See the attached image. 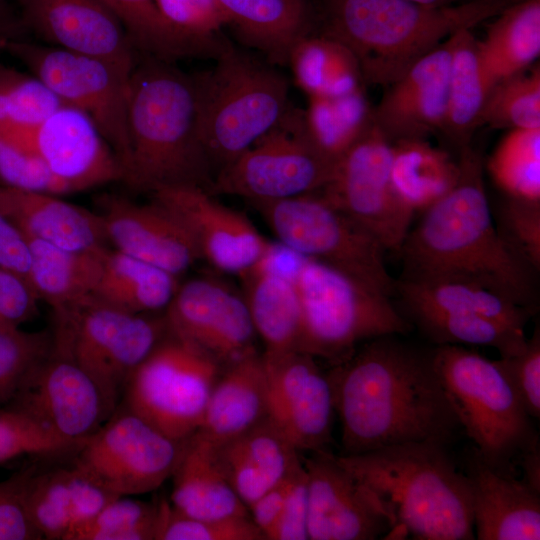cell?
<instances>
[{
  "label": "cell",
  "mask_w": 540,
  "mask_h": 540,
  "mask_svg": "<svg viewBox=\"0 0 540 540\" xmlns=\"http://www.w3.org/2000/svg\"><path fill=\"white\" fill-rule=\"evenodd\" d=\"M327 376L342 455L409 442L448 446L462 429L426 351L386 335L362 343Z\"/></svg>",
  "instance_id": "obj_1"
},
{
  "label": "cell",
  "mask_w": 540,
  "mask_h": 540,
  "mask_svg": "<svg viewBox=\"0 0 540 540\" xmlns=\"http://www.w3.org/2000/svg\"><path fill=\"white\" fill-rule=\"evenodd\" d=\"M454 187L425 211L398 254L400 279L460 281L537 310L536 271L499 234L484 184V158L472 144L457 153Z\"/></svg>",
  "instance_id": "obj_2"
},
{
  "label": "cell",
  "mask_w": 540,
  "mask_h": 540,
  "mask_svg": "<svg viewBox=\"0 0 540 540\" xmlns=\"http://www.w3.org/2000/svg\"><path fill=\"white\" fill-rule=\"evenodd\" d=\"M311 2L315 33L338 41L354 55L365 86L387 87L454 33L472 30L513 0H469L446 6L408 0Z\"/></svg>",
  "instance_id": "obj_3"
},
{
  "label": "cell",
  "mask_w": 540,
  "mask_h": 540,
  "mask_svg": "<svg viewBox=\"0 0 540 540\" xmlns=\"http://www.w3.org/2000/svg\"><path fill=\"white\" fill-rule=\"evenodd\" d=\"M127 128L130 152L121 182L132 192L209 191L214 175L201 142L192 75L139 54L129 78Z\"/></svg>",
  "instance_id": "obj_4"
},
{
  "label": "cell",
  "mask_w": 540,
  "mask_h": 540,
  "mask_svg": "<svg viewBox=\"0 0 540 540\" xmlns=\"http://www.w3.org/2000/svg\"><path fill=\"white\" fill-rule=\"evenodd\" d=\"M337 459L384 508L388 536L475 539L471 483L448 446L409 442Z\"/></svg>",
  "instance_id": "obj_5"
},
{
  "label": "cell",
  "mask_w": 540,
  "mask_h": 540,
  "mask_svg": "<svg viewBox=\"0 0 540 540\" xmlns=\"http://www.w3.org/2000/svg\"><path fill=\"white\" fill-rule=\"evenodd\" d=\"M192 77L201 142L215 177L282 119L290 107L289 82L230 43L211 69Z\"/></svg>",
  "instance_id": "obj_6"
},
{
  "label": "cell",
  "mask_w": 540,
  "mask_h": 540,
  "mask_svg": "<svg viewBox=\"0 0 540 540\" xmlns=\"http://www.w3.org/2000/svg\"><path fill=\"white\" fill-rule=\"evenodd\" d=\"M434 369L462 430L482 460L515 475L522 455L539 436L522 401L496 360L460 345H436Z\"/></svg>",
  "instance_id": "obj_7"
},
{
  "label": "cell",
  "mask_w": 540,
  "mask_h": 540,
  "mask_svg": "<svg viewBox=\"0 0 540 540\" xmlns=\"http://www.w3.org/2000/svg\"><path fill=\"white\" fill-rule=\"evenodd\" d=\"M294 284L301 309L299 351L331 366L366 341L413 327L390 296L323 262L307 258Z\"/></svg>",
  "instance_id": "obj_8"
},
{
  "label": "cell",
  "mask_w": 540,
  "mask_h": 540,
  "mask_svg": "<svg viewBox=\"0 0 540 540\" xmlns=\"http://www.w3.org/2000/svg\"><path fill=\"white\" fill-rule=\"evenodd\" d=\"M53 314V347L97 383L114 409L133 372L169 331L164 312L133 314L94 296Z\"/></svg>",
  "instance_id": "obj_9"
},
{
  "label": "cell",
  "mask_w": 540,
  "mask_h": 540,
  "mask_svg": "<svg viewBox=\"0 0 540 540\" xmlns=\"http://www.w3.org/2000/svg\"><path fill=\"white\" fill-rule=\"evenodd\" d=\"M278 241L300 255L343 271L392 297L396 281L381 243L317 193L249 203Z\"/></svg>",
  "instance_id": "obj_10"
},
{
  "label": "cell",
  "mask_w": 540,
  "mask_h": 540,
  "mask_svg": "<svg viewBox=\"0 0 540 540\" xmlns=\"http://www.w3.org/2000/svg\"><path fill=\"white\" fill-rule=\"evenodd\" d=\"M223 370L209 354L168 331L129 378L125 407L169 438L185 441L200 427Z\"/></svg>",
  "instance_id": "obj_11"
},
{
  "label": "cell",
  "mask_w": 540,
  "mask_h": 540,
  "mask_svg": "<svg viewBox=\"0 0 540 540\" xmlns=\"http://www.w3.org/2000/svg\"><path fill=\"white\" fill-rule=\"evenodd\" d=\"M334 165L311 140L304 110L290 105L270 131L215 175L208 193L248 203L293 198L319 191Z\"/></svg>",
  "instance_id": "obj_12"
},
{
  "label": "cell",
  "mask_w": 540,
  "mask_h": 540,
  "mask_svg": "<svg viewBox=\"0 0 540 540\" xmlns=\"http://www.w3.org/2000/svg\"><path fill=\"white\" fill-rule=\"evenodd\" d=\"M5 51L20 60L63 104L92 119L120 160L124 175L130 152L127 96L132 70L104 58L21 38L9 42Z\"/></svg>",
  "instance_id": "obj_13"
},
{
  "label": "cell",
  "mask_w": 540,
  "mask_h": 540,
  "mask_svg": "<svg viewBox=\"0 0 540 540\" xmlns=\"http://www.w3.org/2000/svg\"><path fill=\"white\" fill-rule=\"evenodd\" d=\"M185 441L169 438L125 407L77 445L71 464L114 495L145 494L172 477Z\"/></svg>",
  "instance_id": "obj_14"
},
{
  "label": "cell",
  "mask_w": 540,
  "mask_h": 540,
  "mask_svg": "<svg viewBox=\"0 0 540 540\" xmlns=\"http://www.w3.org/2000/svg\"><path fill=\"white\" fill-rule=\"evenodd\" d=\"M391 143L373 125L335 163L317 192L372 234L388 252L398 253L413 216L393 189Z\"/></svg>",
  "instance_id": "obj_15"
},
{
  "label": "cell",
  "mask_w": 540,
  "mask_h": 540,
  "mask_svg": "<svg viewBox=\"0 0 540 540\" xmlns=\"http://www.w3.org/2000/svg\"><path fill=\"white\" fill-rule=\"evenodd\" d=\"M5 407L23 413L55 436L77 445L116 410L97 383L53 345Z\"/></svg>",
  "instance_id": "obj_16"
},
{
  "label": "cell",
  "mask_w": 540,
  "mask_h": 540,
  "mask_svg": "<svg viewBox=\"0 0 540 540\" xmlns=\"http://www.w3.org/2000/svg\"><path fill=\"white\" fill-rule=\"evenodd\" d=\"M168 329L214 358L224 369L258 352L243 294L214 276L179 284L164 311Z\"/></svg>",
  "instance_id": "obj_17"
},
{
  "label": "cell",
  "mask_w": 540,
  "mask_h": 540,
  "mask_svg": "<svg viewBox=\"0 0 540 540\" xmlns=\"http://www.w3.org/2000/svg\"><path fill=\"white\" fill-rule=\"evenodd\" d=\"M268 392V418L296 450L327 449L332 440L331 385L316 358L300 351L262 353Z\"/></svg>",
  "instance_id": "obj_18"
},
{
  "label": "cell",
  "mask_w": 540,
  "mask_h": 540,
  "mask_svg": "<svg viewBox=\"0 0 540 540\" xmlns=\"http://www.w3.org/2000/svg\"><path fill=\"white\" fill-rule=\"evenodd\" d=\"M308 479L310 540H373L388 536L390 520L377 498L328 449L302 458Z\"/></svg>",
  "instance_id": "obj_19"
},
{
  "label": "cell",
  "mask_w": 540,
  "mask_h": 540,
  "mask_svg": "<svg viewBox=\"0 0 540 540\" xmlns=\"http://www.w3.org/2000/svg\"><path fill=\"white\" fill-rule=\"evenodd\" d=\"M41 158L67 194L122 181L123 168L92 119L61 105L36 127L13 133Z\"/></svg>",
  "instance_id": "obj_20"
},
{
  "label": "cell",
  "mask_w": 540,
  "mask_h": 540,
  "mask_svg": "<svg viewBox=\"0 0 540 540\" xmlns=\"http://www.w3.org/2000/svg\"><path fill=\"white\" fill-rule=\"evenodd\" d=\"M150 194L181 221L200 259L220 272L240 276L270 244L243 213L223 205L201 187H165Z\"/></svg>",
  "instance_id": "obj_21"
},
{
  "label": "cell",
  "mask_w": 540,
  "mask_h": 540,
  "mask_svg": "<svg viewBox=\"0 0 540 540\" xmlns=\"http://www.w3.org/2000/svg\"><path fill=\"white\" fill-rule=\"evenodd\" d=\"M98 205L113 249L178 277L200 259L181 221L153 198L137 203L122 195L103 194Z\"/></svg>",
  "instance_id": "obj_22"
},
{
  "label": "cell",
  "mask_w": 540,
  "mask_h": 540,
  "mask_svg": "<svg viewBox=\"0 0 540 540\" xmlns=\"http://www.w3.org/2000/svg\"><path fill=\"white\" fill-rule=\"evenodd\" d=\"M23 27L49 45L132 70L139 57L123 25L101 0H18Z\"/></svg>",
  "instance_id": "obj_23"
},
{
  "label": "cell",
  "mask_w": 540,
  "mask_h": 540,
  "mask_svg": "<svg viewBox=\"0 0 540 540\" xmlns=\"http://www.w3.org/2000/svg\"><path fill=\"white\" fill-rule=\"evenodd\" d=\"M450 37L419 59L373 107V122L394 143L441 133L446 114Z\"/></svg>",
  "instance_id": "obj_24"
},
{
  "label": "cell",
  "mask_w": 540,
  "mask_h": 540,
  "mask_svg": "<svg viewBox=\"0 0 540 540\" xmlns=\"http://www.w3.org/2000/svg\"><path fill=\"white\" fill-rule=\"evenodd\" d=\"M466 471L472 487L475 538L540 539V493L515 475L490 467L474 447L467 456Z\"/></svg>",
  "instance_id": "obj_25"
},
{
  "label": "cell",
  "mask_w": 540,
  "mask_h": 540,
  "mask_svg": "<svg viewBox=\"0 0 540 540\" xmlns=\"http://www.w3.org/2000/svg\"><path fill=\"white\" fill-rule=\"evenodd\" d=\"M0 213L27 238L77 252H98L109 243L98 212L60 195L0 187Z\"/></svg>",
  "instance_id": "obj_26"
},
{
  "label": "cell",
  "mask_w": 540,
  "mask_h": 540,
  "mask_svg": "<svg viewBox=\"0 0 540 540\" xmlns=\"http://www.w3.org/2000/svg\"><path fill=\"white\" fill-rule=\"evenodd\" d=\"M213 448L224 475L247 508L302 463L300 453L268 417Z\"/></svg>",
  "instance_id": "obj_27"
},
{
  "label": "cell",
  "mask_w": 540,
  "mask_h": 540,
  "mask_svg": "<svg viewBox=\"0 0 540 540\" xmlns=\"http://www.w3.org/2000/svg\"><path fill=\"white\" fill-rule=\"evenodd\" d=\"M116 497L71 464L46 471L37 468L27 485L26 505L43 539L67 540Z\"/></svg>",
  "instance_id": "obj_28"
},
{
  "label": "cell",
  "mask_w": 540,
  "mask_h": 540,
  "mask_svg": "<svg viewBox=\"0 0 540 540\" xmlns=\"http://www.w3.org/2000/svg\"><path fill=\"white\" fill-rule=\"evenodd\" d=\"M238 40L273 66H286L294 47L314 34L311 0H216Z\"/></svg>",
  "instance_id": "obj_29"
},
{
  "label": "cell",
  "mask_w": 540,
  "mask_h": 540,
  "mask_svg": "<svg viewBox=\"0 0 540 540\" xmlns=\"http://www.w3.org/2000/svg\"><path fill=\"white\" fill-rule=\"evenodd\" d=\"M268 417L267 377L263 355L253 353L226 367L194 433L212 446L221 445Z\"/></svg>",
  "instance_id": "obj_30"
},
{
  "label": "cell",
  "mask_w": 540,
  "mask_h": 540,
  "mask_svg": "<svg viewBox=\"0 0 540 540\" xmlns=\"http://www.w3.org/2000/svg\"><path fill=\"white\" fill-rule=\"evenodd\" d=\"M172 478L170 503L177 511L201 519L250 517L224 475L213 446L197 435L185 441Z\"/></svg>",
  "instance_id": "obj_31"
},
{
  "label": "cell",
  "mask_w": 540,
  "mask_h": 540,
  "mask_svg": "<svg viewBox=\"0 0 540 540\" xmlns=\"http://www.w3.org/2000/svg\"><path fill=\"white\" fill-rule=\"evenodd\" d=\"M118 18L139 54L174 63L185 58L216 59L229 42L191 35L161 12L155 0H101Z\"/></svg>",
  "instance_id": "obj_32"
},
{
  "label": "cell",
  "mask_w": 540,
  "mask_h": 540,
  "mask_svg": "<svg viewBox=\"0 0 540 540\" xmlns=\"http://www.w3.org/2000/svg\"><path fill=\"white\" fill-rule=\"evenodd\" d=\"M152 264L108 247L93 296L133 314L164 312L176 293L179 280Z\"/></svg>",
  "instance_id": "obj_33"
},
{
  "label": "cell",
  "mask_w": 540,
  "mask_h": 540,
  "mask_svg": "<svg viewBox=\"0 0 540 540\" xmlns=\"http://www.w3.org/2000/svg\"><path fill=\"white\" fill-rule=\"evenodd\" d=\"M478 55L491 89L533 65L540 54V0L511 3L495 16Z\"/></svg>",
  "instance_id": "obj_34"
},
{
  "label": "cell",
  "mask_w": 540,
  "mask_h": 540,
  "mask_svg": "<svg viewBox=\"0 0 540 540\" xmlns=\"http://www.w3.org/2000/svg\"><path fill=\"white\" fill-rule=\"evenodd\" d=\"M391 181L395 194L412 216L445 196L459 177L457 158L426 139L391 143Z\"/></svg>",
  "instance_id": "obj_35"
},
{
  "label": "cell",
  "mask_w": 540,
  "mask_h": 540,
  "mask_svg": "<svg viewBox=\"0 0 540 540\" xmlns=\"http://www.w3.org/2000/svg\"><path fill=\"white\" fill-rule=\"evenodd\" d=\"M445 121L440 134L457 153L472 144L491 87L481 65L471 29L452 36Z\"/></svg>",
  "instance_id": "obj_36"
},
{
  "label": "cell",
  "mask_w": 540,
  "mask_h": 540,
  "mask_svg": "<svg viewBox=\"0 0 540 540\" xmlns=\"http://www.w3.org/2000/svg\"><path fill=\"white\" fill-rule=\"evenodd\" d=\"M243 297L266 354L299 351L301 309L293 281L251 268L239 276Z\"/></svg>",
  "instance_id": "obj_37"
},
{
  "label": "cell",
  "mask_w": 540,
  "mask_h": 540,
  "mask_svg": "<svg viewBox=\"0 0 540 540\" xmlns=\"http://www.w3.org/2000/svg\"><path fill=\"white\" fill-rule=\"evenodd\" d=\"M28 240L32 256L28 280L39 300L57 312L93 296L106 248L77 252Z\"/></svg>",
  "instance_id": "obj_38"
},
{
  "label": "cell",
  "mask_w": 540,
  "mask_h": 540,
  "mask_svg": "<svg viewBox=\"0 0 540 540\" xmlns=\"http://www.w3.org/2000/svg\"><path fill=\"white\" fill-rule=\"evenodd\" d=\"M395 294L404 307L475 314L524 330L536 311L520 306L480 285L460 281L413 282L399 279Z\"/></svg>",
  "instance_id": "obj_39"
},
{
  "label": "cell",
  "mask_w": 540,
  "mask_h": 540,
  "mask_svg": "<svg viewBox=\"0 0 540 540\" xmlns=\"http://www.w3.org/2000/svg\"><path fill=\"white\" fill-rule=\"evenodd\" d=\"M403 316L436 345L484 346L500 357L521 353L527 345L524 330L475 314L404 307Z\"/></svg>",
  "instance_id": "obj_40"
},
{
  "label": "cell",
  "mask_w": 540,
  "mask_h": 540,
  "mask_svg": "<svg viewBox=\"0 0 540 540\" xmlns=\"http://www.w3.org/2000/svg\"><path fill=\"white\" fill-rule=\"evenodd\" d=\"M288 65L308 97L342 95L365 88L354 55L338 41L320 34L303 38L292 50Z\"/></svg>",
  "instance_id": "obj_41"
},
{
  "label": "cell",
  "mask_w": 540,
  "mask_h": 540,
  "mask_svg": "<svg viewBox=\"0 0 540 540\" xmlns=\"http://www.w3.org/2000/svg\"><path fill=\"white\" fill-rule=\"evenodd\" d=\"M304 113L311 140L333 163L373 125V106L365 88L342 95L309 96Z\"/></svg>",
  "instance_id": "obj_42"
},
{
  "label": "cell",
  "mask_w": 540,
  "mask_h": 540,
  "mask_svg": "<svg viewBox=\"0 0 540 540\" xmlns=\"http://www.w3.org/2000/svg\"><path fill=\"white\" fill-rule=\"evenodd\" d=\"M484 166L505 196L540 201V128L511 129Z\"/></svg>",
  "instance_id": "obj_43"
},
{
  "label": "cell",
  "mask_w": 540,
  "mask_h": 540,
  "mask_svg": "<svg viewBox=\"0 0 540 540\" xmlns=\"http://www.w3.org/2000/svg\"><path fill=\"white\" fill-rule=\"evenodd\" d=\"M540 128V67H529L498 82L485 102L480 126Z\"/></svg>",
  "instance_id": "obj_44"
},
{
  "label": "cell",
  "mask_w": 540,
  "mask_h": 540,
  "mask_svg": "<svg viewBox=\"0 0 540 540\" xmlns=\"http://www.w3.org/2000/svg\"><path fill=\"white\" fill-rule=\"evenodd\" d=\"M61 105L37 77L0 63V133L30 130Z\"/></svg>",
  "instance_id": "obj_45"
},
{
  "label": "cell",
  "mask_w": 540,
  "mask_h": 540,
  "mask_svg": "<svg viewBox=\"0 0 540 540\" xmlns=\"http://www.w3.org/2000/svg\"><path fill=\"white\" fill-rule=\"evenodd\" d=\"M157 502L119 496L73 530L67 540H154Z\"/></svg>",
  "instance_id": "obj_46"
},
{
  "label": "cell",
  "mask_w": 540,
  "mask_h": 540,
  "mask_svg": "<svg viewBox=\"0 0 540 540\" xmlns=\"http://www.w3.org/2000/svg\"><path fill=\"white\" fill-rule=\"evenodd\" d=\"M154 540H266L251 517L201 519L158 501Z\"/></svg>",
  "instance_id": "obj_47"
},
{
  "label": "cell",
  "mask_w": 540,
  "mask_h": 540,
  "mask_svg": "<svg viewBox=\"0 0 540 540\" xmlns=\"http://www.w3.org/2000/svg\"><path fill=\"white\" fill-rule=\"evenodd\" d=\"M51 347L48 331L0 327V407L14 399L29 372Z\"/></svg>",
  "instance_id": "obj_48"
},
{
  "label": "cell",
  "mask_w": 540,
  "mask_h": 540,
  "mask_svg": "<svg viewBox=\"0 0 540 540\" xmlns=\"http://www.w3.org/2000/svg\"><path fill=\"white\" fill-rule=\"evenodd\" d=\"M0 187L67 194L38 154L13 133H0Z\"/></svg>",
  "instance_id": "obj_49"
},
{
  "label": "cell",
  "mask_w": 540,
  "mask_h": 540,
  "mask_svg": "<svg viewBox=\"0 0 540 540\" xmlns=\"http://www.w3.org/2000/svg\"><path fill=\"white\" fill-rule=\"evenodd\" d=\"M76 447L23 413L0 407V465L24 455L62 456Z\"/></svg>",
  "instance_id": "obj_50"
},
{
  "label": "cell",
  "mask_w": 540,
  "mask_h": 540,
  "mask_svg": "<svg viewBox=\"0 0 540 540\" xmlns=\"http://www.w3.org/2000/svg\"><path fill=\"white\" fill-rule=\"evenodd\" d=\"M496 228L505 242L532 268L540 270V201L505 196Z\"/></svg>",
  "instance_id": "obj_51"
},
{
  "label": "cell",
  "mask_w": 540,
  "mask_h": 540,
  "mask_svg": "<svg viewBox=\"0 0 540 540\" xmlns=\"http://www.w3.org/2000/svg\"><path fill=\"white\" fill-rule=\"evenodd\" d=\"M37 465L25 467L0 482V540H41L26 505V491Z\"/></svg>",
  "instance_id": "obj_52"
},
{
  "label": "cell",
  "mask_w": 540,
  "mask_h": 540,
  "mask_svg": "<svg viewBox=\"0 0 540 540\" xmlns=\"http://www.w3.org/2000/svg\"><path fill=\"white\" fill-rule=\"evenodd\" d=\"M496 363L522 401L528 415L540 417V331L534 329L525 349Z\"/></svg>",
  "instance_id": "obj_53"
},
{
  "label": "cell",
  "mask_w": 540,
  "mask_h": 540,
  "mask_svg": "<svg viewBox=\"0 0 540 540\" xmlns=\"http://www.w3.org/2000/svg\"><path fill=\"white\" fill-rule=\"evenodd\" d=\"M164 16L181 30L201 38L221 37L227 18L216 0H155Z\"/></svg>",
  "instance_id": "obj_54"
},
{
  "label": "cell",
  "mask_w": 540,
  "mask_h": 540,
  "mask_svg": "<svg viewBox=\"0 0 540 540\" xmlns=\"http://www.w3.org/2000/svg\"><path fill=\"white\" fill-rule=\"evenodd\" d=\"M39 298L23 276L0 268V327L19 328L38 313Z\"/></svg>",
  "instance_id": "obj_55"
},
{
  "label": "cell",
  "mask_w": 540,
  "mask_h": 540,
  "mask_svg": "<svg viewBox=\"0 0 540 540\" xmlns=\"http://www.w3.org/2000/svg\"><path fill=\"white\" fill-rule=\"evenodd\" d=\"M308 539V479L303 465L266 540Z\"/></svg>",
  "instance_id": "obj_56"
},
{
  "label": "cell",
  "mask_w": 540,
  "mask_h": 540,
  "mask_svg": "<svg viewBox=\"0 0 540 540\" xmlns=\"http://www.w3.org/2000/svg\"><path fill=\"white\" fill-rule=\"evenodd\" d=\"M31 258L28 238L0 213V268L12 271L28 280Z\"/></svg>",
  "instance_id": "obj_57"
},
{
  "label": "cell",
  "mask_w": 540,
  "mask_h": 540,
  "mask_svg": "<svg viewBox=\"0 0 540 540\" xmlns=\"http://www.w3.org/2000/svg\"><path fill=\"white\" fill-rule=\"evenodd\" d=\"M302 467L303 463L248 507L252 521L262 531L265 538L276 522L288 493Z\"/></svg>",
  "instance_id": "obj_58"
},
{
  "label": "cell",
  "mask_w": 540,
  "mask_h": 540,
  "mask_svg": "<svg viewBox=\"0 0 540 540\" xmlns=\"http://www.w3.org/2000/svg\"><path fill=\"white\" fill-rule=\"evenodd\" d=\"M306 259V257L280 242H270L265 253L251 268L278 275L294 282Z\"/></svg>",
  "instance_id": "obj_59"
},
{
  "label": "cell",
  "mask_w": 540,
  "mask_h": 540,
  "mask_svg": "<svg viewBox=\"0 0 540 540\" xmlns=\"http://www.w3.org/2000/svg\"><path fill=\"white\" fill-rule=\"evenodd\" d=\"M518 465L523 471V479L530 488L540 493V449L539 446L521 456Z\"/></svg>",
  "instance_id": "obj_60"
},
{
  "label": "cell",
  "mask_w": 540,
  "mask_h": 540,
  "mask_svg": "<svg viewBox=\"0 0 540 540\" xmlns=\"http://www.w3.org/2000/svg\"><path fill=\"white\" fill-rule=\"evenodd\" d=\"M22 28L21 21L12 17L4 4L0 5V52L5 51L9 42L20 39Z\"/></svg>",
  "instance_id": "obj_61"
},
{
  "label": "cell",
  "mask_w": 540,
  "mask_h": 540,
  "mask_svg": "<svg viewBox=\"0 0 540 540\" xmlns=\"http://www.w3.org/2000/svg\"><path fill=\"white\" fill-rule=\"evenodd\" d=\"M416 3H420L423 5H429V6H446V5H452L457 4L469 0H408Z\"/></svg>",
  "instance_id": "obj_62"
},
{
  "label": "cell",
  "mask_w": 540,
  "mask_h": 540,
  "mask_svg": "<svg viewBox=\"0 0 540 540\" xmlns=\"http://www.w3.org/2000/svg\"><path fill=\"white\" fill-rule=\"evenodd\" d=\"M5 0H0V5L4 4Z\"/></svg>",
  "instance_id": "obj_63"
}]
</instances>
